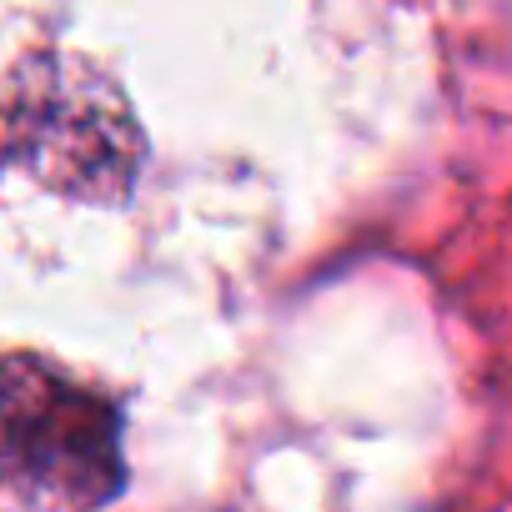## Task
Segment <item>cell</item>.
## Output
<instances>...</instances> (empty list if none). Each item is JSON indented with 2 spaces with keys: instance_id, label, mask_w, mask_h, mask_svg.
<instances>
[{
  "instance_id": "cell-1",
  "label": "cell",
  "mask_w": 512,
  "mask_h": 512,
  "mask_svg": "<svg viewBox=\"0 0 512 512\" xmlns=\"http://www.w3.org/2000/svg\"><path fill=\"white\" fill-rule=\"evenodd\" d=\"M0 487L91 512L126 487L121 407L41 357H0Z\"/></svg>"
}]
</instances>
